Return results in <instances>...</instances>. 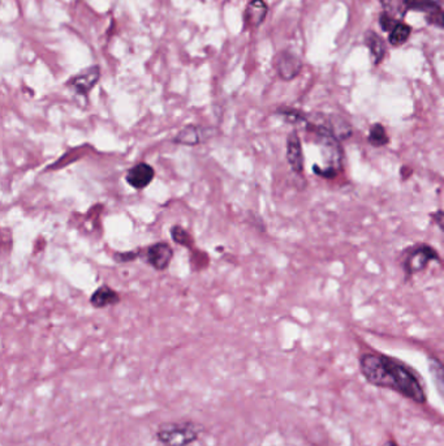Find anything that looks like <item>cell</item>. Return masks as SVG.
<instances>
[{"label":"cell","mask_w":444,"mask_h":446,"mask_svg":"<svg viewBox=\"0 0 444 446\" xmlns=\"http://www.w3.org/2000/svg\"><path fill=\"white\" fill-rule=\"evenodd\" d=\"M267 4L264 0H252L247 6L244 20L249 28H258L267 16Z\"/></svg>","instance_id":"10"},{"label":"cell","mask_w":444,"mask_h":446,"mask_svg":"<svg viewBox=\"0 0 444 446\" xmlns=\"http://www.w3.org/2000/svg\"><path fill=\"white\" fill-rule=\"evenodd\" d=\"M360 371L371 385L391 389L420 405L428 401L420 378L406 364L393 358L374 353L362 354Z\"/></svg>","instance_id":"1"},{"label":"cell","mask_w":444,"mask_h":446,"mask_svg":"<svg viewBox=\"0 0 444 446\" xmlns=\"http://www.w3.org/2000/svg\"><path fill=\"white\" fill-rule=\"evenodd\" d=\"M366 45L369 47L370 53L373 55L376 64H379L383 61L384 55H386V45L382 38L374 31H369L366 34Z\"/></svg>","instance_id":"12"},{"label":"cell","mask_w":444,"mask_h":446,"mask_svg":"<svg viewBox=\"0 0 444 446\" xmlns=\"http://www.w3.org/2000/svg\"><path fill=\"white\" fill-rule=\"evenodd\" d=\"M429 370L434 385L440 398L444 401V364L435 358H430Z\"/></svg>","instance_id":"13"},{"label":"cell","mask_w":444,"mask_h":446,"mask_svg":"<svg viewBox=\"0 0 444 446\" xmlns=\"http://www.w3.org/2000/svg\"><path fill=\"white\" fill-rule=\"evenodd\" d=\"M379 23H381V26H382V28H383L384 31H391L392 29H393V28H395V26L398 25V23H396V21H395V20L392 19L391 16L386 15V14L381 16V20H379Z\"/></svg>","instance_id":"20"},{"label":"cell","mask_w":444,"mask_h":446,"mask_svg":"<svg viewBox=\"0 0 444 446\" xmlns=\"http://www.w3.org/2000/svg\"><path fill=\"white\" fill-rule=\"evenodd\" d=\"M141 258L146 264L150 265L153 269L163 272L171 264L173 258L172 247L168 243L159 242L148 247Z\"/></svg>","instance_id":"4"},{"label":"cell","mask_w":444,"mask_h":446,"mask_svg":"<svg viewBox=\"0 0 444 446\" xmlns=\"http://www.w3.org/2000/svg\"><path fill=\"white\" fill-rule=\"evenodd\" d=\"M411 28L408 26L407 24H398L391 33H390V38L388 41L391 42V45L400 46L407 42L408 38L411 36Z\"/></svg>","instance_id":"16"},{"label":"cell","mask_w":444,"mask_h":446,"mask_svg":"<svg viewBox=\"0 0 444 446\" xmlns=\"http://www.w3.org/2000/svg\"><path fill=\"white\" fill-rule=\"evenodd\" d=\"M99 78H100V69L98 66H93L83 71L81 74L71 77L67 86L75 91L76 94L86 97L91 93V89L98 83Z\"/></svg>","instance_id":"5"},{"label":"cell","mask_w":444,"mask_h":446,"mask_svg":"<svg viewBox=\"0 0 444 446\" xmlns=\"http://www.w3.org/2000/svg\"><path fill=\"white\" fill-rule=\"evenodd\" d=\"M383 446H399L396 442H393V441H388V442H386Z\"/></svg>","instance_id":"23"},{"label":"cell","mask_w":444,"mask_h":446,"mask_svg":"<svg viewBox=\"0 0 444 446\" xmlns=\"http://www.w3.org/2000/svg\"><path fill=\"white\" fill-rule=\"evenodd\" d=\"M368 141L374 148H382V146L390 144L388 133L381 123H376L370 127Z\"/></svg>","instance_id":"14"},{"label":"cell","mask_w":444,"mask_h":446,"mask_svg":"<svg viewBox=\"0 0 444 446\" xmlns=\"http://www.w3.org/2000/svg\"><path fill=\"white\" fill-rule=\"evenodd\" d=\"M286 161L294 174L304 173V151H302L301 138L294 131L286 138Z\"/></svg>","instance_id":"7"},{"label":"cell","mask_w":444,"mask_h":446,"mask_svg":"<svg viewBox=\"0 0 444 446\" xmlns=\"http://www.w3.org/2000/svg\"><path fill=\"white\" fill-rule=\"evenodd\" d=\"M431 261H440L438 250L426 243H418L401 253V269L409 280L428 268Z\"/></svg>","instance_id":"2"},{"label":"cell","mask_w":444,"mask_h":446,"mask_svg":"<svg viewBox=\"0 0 444 446\" xmlns=\"http://www.w3.org/2000/svg\"><path fill=\"white\" fill-rule=\"evenodd\" d=\"M120 300V294L107 285L99 286L91 296V304L97 310L113 307V305L119 304Z\"/></svg>","instance_id":"9"},{"label":"cell","mask_w":444,"mask_h":446,"mask_svg":"<svg viewBox=\"0 0 444 446\" xmlns=\"http://www.w3.org/2000/svg\"><path fill=\"white\" fill-rule=\"evenodd\" d=\"M206 128L200 126H187L181 129L180 132L173 137L175 144L185 145V146H196L201 144L206 137L204 136Z\"/></svg>","instance_id":"11"},{"label":"cell","mask_w":444,"mask_h":446,"mask_svg":"<svg viewBox=\"0 0 444 446\" xmlns=\"http://www.w3.org/2000/svg\"><path fill=\"white\" fill-rule=\"evenodd\" d=\"M428 21L430 24L437 25V26H440V28H444V11L438 9L434 14L428 15Z\"/></svg>","instance_id":"19"},{"label":"cell","mask_w":444,"mask_h":446,"mask_svg":"<svg viewBox=\"0 0 444 446\" xmlns=\"http://www.w3.org/2000/svg\"><path fill=\"white\" fill-rule=\"evenodd\" d=\"M430 220L444 233V211H437V212L431 213L430 214Z\"/></svg>","instance_id":"21"},{"label":"cell","mask_w":444,"mask_h":446,"mask_svg":"<svg viewBox=\"0 0 444 446\" xmlns=\"http://www.w3.org/2000/svg\"><path fill=\"white\" fill-rule=\"evenodd\" d=\"M171 238H172L173 242L176 244H180L185 248H192L195 244L193 236L189 234L187 230H184L182 227L177 226V225L171 228Z\"/></svg>","instance_id":"17"},{"label":"cell","mask_w":444,"mask_h":446,"mask_svg":"<svg viewBox=\"0 0 444 446\" xmlns=\"http://www.w3.org/2000/svg\"><path fill=\"white\" fill-rule=\"evenodd\" d=\"M404 4L408 9L425 12L426 15H431L438 9H440L434 0H406Z\"/></svg>","instance_id":"15"},{"label":"cell","mask_w":444,"mask_h":446,"mask_svg":"<svg viewBox=\"0 0 444 446\" xmlns=\"http://www.w3.org/2000/svg\"><path fill=\"white\" fill-rule=\"evenodd\" d=\"M155 178V170L150 166L149 163H137L133 167H130L127 174H125V182L128 183L130 187L135 189L146 188L148 186H150V183Z\"/></svg>","instance_id":"6"},{"label":"cell","mask_w":444,"mask_h":446,"mask_svg":"<svg viewBox=\"0 0 444 446\" xmlns=\"http://www.w3.org/2000/svg\"><path fill=\"white\" fill-rule=\"evenodd\" d=\"M275 67H277L279 76L283 80L289 81V80H294V77L300 75L302 61L294 54L283 51V53L279 54L277 61H275Z\"/></svg>","instance_id":"8"},{"label":"cell","mask_w":444,"mask_h":446,"mask_svg":"<svg viewBox=\"0 0 444 446\" xmlns=\"http://www.w3.org/2000/svg\"><path fill=\"white\" fill-rule=\"evenodd\" d=\"M143 253L141 250H130V252H116L113 253V260L119 264H125V263H130L133 260H136L137 258H141Z\"/></svg>","instance_id":"18"},{"label":"cell","mask_w":444,"mask_h":446,"mask_svg":"<svg viewBox=\"0 0 444 446\" xmlns=\"http://www.w3.org/2000/svg\"><path fill=\"white\" fill-rule=\"evenodd\" d=\"M412 174H413V171H412L411 168H408V167H403V168L400 170V175H401V178H403L404 181L408 179Z\"/></svg>","instance_id":"22"},{"label":"cell","mask_w":444,"mask_h":446,"mask_svg":"<svg viewBox=\"0 0 444 446\" xmlns=\"http://www.w3.org/2000/svg\"><path fill=\"white\" fill-rule=\"evenodd\" d=\"M198 432L190 424H167L158 432V439L165 446H188L196 441Z\"/></svg>","instance_id":"3"}]
</instances>
